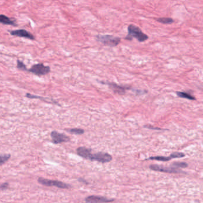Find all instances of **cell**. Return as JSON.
Listing matches in <instances>:
<instances>
[{
    "mask_svg": "<svg viewBox=\"0 0 203 203\" xmlns=\"http://www.w3.org/2000/svg\"><path fill=\"white\" fill-rule=\"evenodd\" d=\"M96 39L104 45L111 47H116L121 41L120 38L110 35H98L96 36Z\"/></svg>",
    "mask_w": 203,
    "mask_h": 203,
    "instance_id": "2",
    "label": "cell"
},
{
    "mask_svg": "<svg viewBox=\"0 0 203 203\" xmlns=\"http://www.w3.org/2000/svg\"><path fill=\"white\" fill-rule=\"evenodd\" d=\"M51 137L52 138V141L55 144H59L63 142H67L70 141V138L68 136L59 133L57 131H52L51 132Z\"/></svg>",
    "mask_w": 203,
    "mask_h": 203,
    "instance_id": "7",
    "label": "cell"
},
{
    "mask_svg": "<svg viewBox=\"0 0 203 203\" xmlns=\"http://www.w3.org/2000/svg\"><path fill=\"white\" fill-rule=\"evenodd\" d=\"M11 157L10 154H1V165H2L6 162H7L9 159Z\"/></svg>",
    "mask_w": 203,
    "mask_h": 203,
    "instance_id": "19",
    "label": "cell"
},
{
    "mask_svg": "<svg viewBox=\"0 0 203 203\" xmlns=\"http://www.w3.org/2000/svg\"><path fill=\"white\" fill-rule=\"evenodd\" d=\"M85 201L87 203H108L114 201L115 200L108 199L102 196L90 195L85 199Z\"/></svg>",
    "mask_w": 203,
    "mask_h": 203,
    "instance_id": "8",
    "label": "cell"
},
{
    "mask_svg": "<svg viewBox=\"0 0 203 203\" xmlns=\"http://www.w3.org/2000/svg\"><path fill=\"white\" fill-rule=\"evenodd\" d=\"M17 68L23 71H28V69L26 68V66L19 60H17Z\"/></svg>",
    "mask_w": 203,
    "mask_h": 203,
    "instance_id": "18",
    "label": "cell"
},
{
    "mask_svg": "<svg viewBox=\"0 0 203 203\" xmlns=\"http://www.w3.org/2000/svg\"><path fill=\"white\" fill-rule=\"evenodd\" d=\"M145 127L149 128V129H157V130H161L160 128H157V127H153L151 126H145Z\"/></svg>",
    "mask_w": 203,
    "mask_h": 203,
    "instance_id": "24",
    "label": "cell"
},
{
    "mask_svg": "<svg viewBox=\"0 0 203 203\" xmlns=\"http://www.w3.org/2000/svg\"><path fill=\"white\" fill-rule=\"evenodd\" d=\"M66 131H68V132L72 134H75V135H82L84 134L85 131L82 129H80V128H73V129H66Z\"/></svg>",
    "mask_w": 203,
    "mask_h": 203,
    "instance_id": "14",
    "label": "cell"
},
{
    "mask_svg": "<svg viewBox=\"0 0 203 203\" xmlns=\"http://www.w3.org/2000/svg\"><path fill=\"white\" fill-rule=\"evenodd\" d=\"M38 182L39 184L46 186H56L61 189H69L70 188H71V186L70 185L66 184L64 182L59 181L47 179L43 178H39Z\"/></svg>",
    "mask_w": 203,
    "mask_h": 203,
    "instance_id": "3",
    "label": "cell"
},
{
    "mask_svg": "<svg viewBox=\"0 0 203 203\" xmlns=\"http://www.w3.org/2000/svg\"><path fill=\"white\" fill-rule=\"evenodd\" d=\"M29 73H32L35 75L41 76L47 75L50 72V68L48 66H45L43 63H38L33 65L28 69Z\"/></svg>",
    "mask_w": 203,
    "mask_h": 203,
    "instance_id": "4",
    "label": "cell"
},
{
    "mask_svg": "<svg viewBox=\"0 0 203 203\" xmlns=\"http://www.w3.org/2000/svg\"><path fill=\"white\" fill-rule=\"evenodd\" d=\"M10 34L12 36H15L20 38H25L30 40H35V37L28 30L25 29H18L14 30H11L10 32Z\"/></svg>",
    "mask_w": 203,
    "mask_h": 203,
    "instance_id": "9",
    "label": "cell"
},
{
    "mask_svg": "<svg viewBox=\"0 0 203 203\" xmlns=\"http://www.w3.org/2000/svg\"><path fill=\"white\" fill-rule=\"evenodd\" d=\"M151 160H158V161H163V162H167L171 159L170 157H164V156H156V157H151L150 158Z\"/></svg>",
    "mask_w": 203,
    "mask_h": 203,
    "instance_id": "17",
    "label": "cell"
},
{
    "mask_svg": "<svg viewBox=\"0 0 203 203\" xmlns=\"http://www.w3.org/2000/svg\"><path fill=\"white\" fill-rule=\"evenodd\" d=\"M0 22L6 25H10L13 26H17L16 19L14 18H10L4 14H1L0 16Z\"/></svg>",
    "mask_w": 203,
    "mask_h": 203,
    "instance_id": "12",
    "label": "cell"
},
{
    "mask_svg": "<svg viewBox=\"0 0 203 203\" xmlns=\"http://www.w3.org/2000/svg\"><path fill=\"white\" fill-rule=\"evenodd\" d=\"M26 97H27L28 98H30V99H41L42 101H45L46 103H51V102L49 101V99H47V98H44L43 97H39V96H35V95H31L30 94H29V93H27L26 94Z\"/></svg>",
    "mask_w": 203,
    "mask_h": 203,
    "instance_id": "16",
    "label": "cell"
},
{
    "mask_svg": "<svg viewBox=\"0 0 203 203\" xmlns=\"http://www.w3.org/2000/svg\"><path fill=\"white\" fill-rule=\"evenodd\" d=\"M9 186V184L8 183H3V184H1V190H4V189H6Z\"/></svg>",
    "mask_w": 203,
    "mask_h": 203,
    "instance_id": "22",
    "label": "cell"
},
{
    "mask_svg": "<svg viewBox=\"0 0 203 203\" xmlns=\"http://www.w3.org/2000/svg\"><path fill=\"white\" fill-rule=\"evenodd\" d=\"M104 84H107L108 85L109 88L113 90V91L119 95H124L126 93L127 90L131 89V86H125V85H120L114 82H101Z\"/></svg>",
    "mask_w": 203,
    "mask_h": 203,
    "instance_id": "6",
    "label": "cell"
},
{
    "mask_svg": "<svg viewBox=\"0 0 203 203\" xmlns=\"http://www.w3.org/2000/svg\"><path fill=\"white\" fill-rule=\"evenodd\" d=\"M156 20L160 23H163V24H170L174 22V19L169 18H160L156 19Z\"/></svg>",
    "mask_w": 203,
    "mask_h": 203,
    "instance_id": "15",
    "label": "cell"
},
{
    "mask_svg": "<svg viewBox=\"0 0 203 203\" xmlns=\"http://www.w3.org/2000/svg\"><path fill=\"white\" fill-rule=\"evenodd\" d=\"M172 166H174V167H178L185 168L188 166V165H187V163H184V162H174L172 164Z\"/></svg>",
    "mask_w": 203,
    "mask_h": 203,
    "instance_id": "20",
    "label": "cell"
},
{
    "mask_svg": "<svg viewBox=\"0 0 203 203\" xmlns=\"http://www.w3.org/2000/svg\"><path fill=\"white\" fill-rule=\"evenodd\" d=\"M76 153L80 157L85 159H89V160H90L92 154L91 149L85 146H80L77 148L76 149Z\"/></svg>",
    "mask_w": 203,
    "mask_h": 203,
    "instance_id": "11",
    "label": "cell"
},
{
    "mask_svg": "<svg viewBox=\"0 0 203 203\" xmlns=\"http://www.w3.org/2000/svg\"><path fill=\"white\" fill-rule=\"evenodd\" d=\"M78 181H79V182H82V183H84V184H88L87 182V181L86 180H85L84 179H83V178H79V179H78Z\"/></svg>",
    "mask_w": 203,
    "mask_h": 203,
    "instance_id": "23",
    "label": "cell"
},
{
    "mask_svg": "<svg viewBox=\"0 0 203 203\" xmlns=\"http://www.w3.org/2000/svg\"><path fill=\"white\" fill-rule=\"evenodd\" d=\"M150 168L154 171L157 172H165V173H170V174H174V173H179L181 171L178 170L177 168L174 167H164L162 166L159 165H153L150 166Z\"/></svg>",
    "mask_w": 203,
    "mask_h": 203,
    "instance_id": "10",
    "label": "cell"
},
{
    "mask_svg": "<svg viewBox=\"0 0 203 203\" xmlns=\"http://www.w3.org/2000/svg\"><path fill=\"white\" fill-rule=\"evenodd\" d=\"M178 97H180V98H186L188 100H195V98L191 96V94H189L188 92H176Z\"/></svg>",
    "mask_w": 203,
    "mask_h": 203,
    "instance_id": "13",
    "label": "cell"
},
{
    "mask_svg": "<svg viewBox=\"0 0 203 203\" xmlns=\"http://www.w3.org/2000/svg\"><path fill=\"white\" fill-rule=\"evenodd\" d=\"M128 33L125 37L126 40H132L133 38L136 39L139 42H144L148 39V37L141 29L134 25H130L127 27Z\"/></svg>",
    "mask_w": 203,
    "mask_h": 203,
    "instance_id": "1",
    "label": "cell"
},
{
    "mask_svg": "<svg viewBox=\"0 0 203 203\" xmlns=\"http://www.w3.org/2000/svg\"><path fill=\"white\" fill-rule=\"evenodd\" d=\"M171 158H181V157H185V154L184 153H179V152H175V153H174L172 154H171L170 156Z\"/></svg>",
    "mask_w": 203,
    "mask_h": 203,
    "instance_id": "21",
    "label": "cell"
},
{
    "mask_svg": "<svg viewBox=\"0 0 203 203\" xmlns=\"http://www.w3.org/2000/svg\"><path fill=\"white\" fill-rule=\"evenodd\" d=\"M112 156L108 153L104 152H98L91 155L90 160L96 161L101 163H106L112 160Z\"/></svg>",
    "mask_w": 203,
    "mask_h": 203,
    "instance_id": "5",
    "label": "cell"
}]
</instances>
